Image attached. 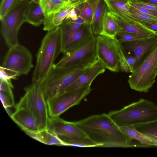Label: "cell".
<instances>
[{
    "instance_id": "1",
    "label": "cell",
    "mask_w": 157,
    "mask_h": 157,
    "mask_svg": "<svg viewBox=\"0 0 157 157\" xmlns=\"http://www.w3.org/2000/svg\"><path fill=\"white\" fill-rule=\"evenodd\" d=\"M75 123L87 137L99 147H136L132 140L121 131L108 114L93 115Z\"/></svg>"
},
{
    "instance_id": "2",
    "label": "cell",
    "mask_w": 157,
    "mask_h": 157,
    "mask_svg": "<svg viewBox=\"0 0 157 157\" xmlns=\"http://www.w3.org/2000/svg\"><path fill=\"white\" fill-rule=\"evenodd\" d=\"M61 52L59 26L47 32L43 38L36 55L32 82L40 83L56 64Z\"/></svg>"
},
{
    "instance_id": "3",
    "label": "cell",
    "mask_w": 157,
    "mask_h": 157,
    "mask_svg": "<svg viewBox=\"0 0 157 157\" xmlns=\"http://www.w3.org/2000/svg\"><path fill=\"white\" fill-rule=\"evenodd\" d=\"M108 115L118 126H131L157 120V106L152 101L141 98Z\"/></svg>"
},
{
    "instance_id": "4",
    "label": "cell",
    "mask_w": 157,
    "mask_h": 157,
    "mask_svg": "<svg viewBox=\"0 0 157 157\" xmlns=\"http://www.w3.org/2000/svg\"><path fill=\"white\" fill-rule=\"evenodd\" d=\"M25 94L15 107H25L33 114L40 130L47 129L49 118L46 100L40 83H33L24 88Z\"/></svg>"
},
{
    "instance_id": "5",
    "label": "cell",
    "mask_w": 157,
    "mask_h": 157,
    "mask_svg": "<svg viewBox=\"0 0 157 157\" xmlns=\"http://www.w3.org/2000/svg\"><path fill=\"white\" fill-rule=\"evenodd\" d=\"M157 67V44L129 76L130 88L136 91L147 93L155 81Z\"/></svg>"
},
{
    "instance_id": "6",
    "label": "cell",
    "mask_w": 157,
    "mask_h": 157,
    "mask_svg": "<svg viewBox=\"0 0 157 157\" xmlns=\"http://www.w3.org/2000/svg\"><path fill=\"white\" fill-rule=\"evenodd\" d=\"M91 66L71 71L54 66L40 82L46 101L59 94Z\"/></svg>"
},
{
    "instance_id": "7",
    "label": "cell",
    "mask_w": 157,
    "mask_h": 157,
    "mask_svg": "<svg viewBox=\"0 0 157 157\" xmlns=\"http://www.w3.org/2000/svg\"><path fill=\"white\" fill-rule=\"evenodd\" d=\"M98 60L96 36L80 47L63 55L54 65L73 71L90 66Z\"/></svg>"
},
{
    "instance_id": "8",
    "label": "cell",
    "mask_w": 157,
    "mask_h": 157,
    "mask_svg": "<svg viewBox=\"0 0 157 157\" xmlns=\"http://www.w3.org/2000/svg\"><path fill=\"white\" fill-rule=\"evenodd\" d=\"M96 52L98 60L106 69L113 72L120 71V60L124 53L119 42L99 35L96 36Z\"/></svg>"
},
{
    "instance_id": "9",
    "label": "cell",
    "mask_w": 157,
    "mask_h": 157,
    "mask_svg": "<svg viewBox=\"0 0 157 157\" xmlns=\"http://www.w3.org/2000/svg\"><path fill=\"white\" fill-rule=\"evenodd\" d=\"M29 1L23 0L1 20V33L9 48L19 44L18 33L25 22V13Z\"/></svg>"
},
{
    "instance_id": "10",
    "label": "cell",
    "mask_w": 157,
    "mask_h": 157,
    "mask_svg": "<svg viewBox=\"0 0 157 157\" xmlns=\"http://www.w3.org/2000/svg\"><path fill=\"white\" fill-rule=\"evenodd\" d=\"M1 66L18 76L27 75L33 67L32 54L28 49L18 44L9 48Z\"/></svg>"
},
{
    "instance_id": "11",
    "label": "cell",
    "mask_w": 157,
    "mask_h": 157,
    "mask_svg": "<svg viewBox=\"0 0 157 157\" xmlns=\"http://www.w3.org/2000/svg\"><path fill=\"white\" fill-rule=\"evenodd\" d=\"M59 27L61 52L63 55L80 47L95 37L90 25L85 24L76 29L65 22Z\"/></svg>"
},
{
    "instance_id": "12",
    "label": "cell",
    "mask_w": 157,
    "mask_h": 157,
    "mask_svg": "<svg viewBox=\"0 0 157 157\" xmlns=\"http://www.w3.org/2000/svg\"><path fill=\"white\" fill-rule=\"evenodd\" d=\"M90 86L60 94L47 100L49 117L59 116L71 107L78 105L91 91Z\"/></svg>"
},
{
    "instance_id": "13",
    "label": "cell",
    "mask_w": 157,
    "mask_h": 157,
    "mask_svg": "<svg viewBox=\"0 0 157 157\" xmlns=\"http://www.w3.org/2000/svg\"><path fill=\"white\" fill-rule=\"evenodd\" d=\"M120 43L125 54L133 55L136 58V68L157 45V35H153L146 39Z\"/></svg>"
},
{
    "instance_id": "14",
    "label": "cell",
    "mask_w": 157,
    "mask_h": 157,
    "mask_svg": "<svg viewBox=\"0 0 157 157\" xmlns=\"http://www.w3.org/2000/svg\"><path fill=\"white\" fill-rule=\"evenodd\" d=\"M15 110L10 116L14 122L27 134L40 131L36 119L32 112L25 107H15Z\"/></svg>"
},
{
    "instance_id": "15",
    "label": "cell",
    "mask_w": 157,
    "mask_h": 157,
    "mask_svg": "<svg viewBox=\"0 0 157 157\" xmlns=\"http://www.w3.org/2000/svg\"><path fill=\"white\" fill-rule=\"evenodd\" d=\"M105 69L103 65L98 60L59 94L85 86H90L94 79L98 75L104 73Z\"/></svg>"
},
{
    "instance_id": "16",
    "label": "cell",
    "mask_w": 157,
    "mask_h": 157,
    "mask_svg": "<svg viewBox=\"0 0 157 157\" xmlns=\"http://www.w3.org/2000/svg\"><path fill=\"white\" fill-rule=\"evenodd\" d=\"M47 129L58 136L75 135L87 137L75 122L67 121L59 117H49Z\"/></svg>"
},
{
    "instance_id": "17",
    "label": "cell",
    "mask_w": 157,
    "mask_h": 157,
    "mask_svg": "<svg viewBox=\"0 0 157 157\" xmlns=\"http://www.w3.org/2000/svg\"><path fill=\"white\" fill-rule=\"evenodd\" d=\"M108 13L112 16L122 28L121 32L138 34L150 36L157 34L154 31L147 28L140 21L132 17L122 19L117 15L108 10Z\"/></svg>"
},
{
    "instance_id": "18",
    "label": "cell",
    "mask_w": 157,
    "mask_h": 157,
    "mask_svg": "<svg viewBox=\"0 0 157 157\" xmlns=\"http://www.w3.org/2000/svg\"><path fill=\"white\" fill-rule=\"evenodd\" d=\"M87 0H77L72 2L59 12L53 13L46 19L44 22L43 29L47 32L59 26L70 12L78 6L84 3Z\"/></svg>"
},
{
    "instance_id": "19",
    "label": "cell",
    "mask_w": 157,
    "mask_h": 157,
    "mask_svg": "<svg viewBox=\"0 0 157 157\" xmlns=\"http://www.w3.org/2000/svg\"><path fill=\"white\" fill-rule=\"evenodd\" d=\"M46 18L39 1H30L25 13V22L37 27L43 24Z\"/></svg>"
},
{
    "instance_id": "20",
    "label": "cell",
    "mask_w": 157,
    "mask_h": 157,
    "mask_svg": "<svg viewBox=\"0 0 157 157\" xmlns=\"http://www.w3.org/2000/svg\"><path fill=\"white\" fill-rule=\"evenodd\" d=\"M108 8L104 0H99L94 14L90 26L95 36L100 35Z\"/></svg>"
},
{
    "instance_id": "21",
    "label": "cell",
    "mask_w": 157,
    "mask_h": 157,
    "mask_svg": "<svg viewBox=\"0 0 157 157\" xmlns=\"http://www.w3.org/2000/svg\"><path fill=\"white\" fill-rule=\"evenodd\" d=\"M108 10L122 18L132 17L129 7L131 0H104Z\"/></svg>"
},
{
    "instance_id": "22",
    "label": "cell",
    "mask_w": 157,
    "mask_h": 157,
    "mask_svg": "<svg viewBox=\"0 0 157 157\" xmlns=\"http://www.w3.org/2000/svg\"><path fill=\"white\" fill-rule=\"evenodd\" d=\"M121 131L132 140L139 141L144 146H157V140L147 136L137 130L134 126H118Z\"/></svg>"
},
{
    "instance_id": "23",
    "label": "cell",
    "mask_w": 157,
    "mask_h": 157,
    "mask_svg": "<svg viewBox=\"0 0 157 157\" xmlns=\"http://www.w3.org/2000/svg\"><path fill=\"white\" fill-rule=\"evenodd\" d=\"M122 28L117 21L106 12L103 21L102 29L100 35L112 39H115V36L122 30Z\"/></svg>"
},
{
    "instance_id": "24",
    "label": "cell",
    "mask_w": 157,
    "mask_h": 157,
    "mask_svg": "<svg viewBox=\"0 0 157 157\" xmlns=\"http://www.w3.org/2000/svg\"><path fill=\"white\" fill-rule=\"evenodd\" d=\"M58 137L62 142L63 145L82 147H99L87 137L75 135Z\"/></svg>"
},
{
    "instance_id": "25",
    "label": "cell",
    "mask_w": 157,
    "mask_h": 157,
    "mask_svg": "<svg viewBox=\"0 0 157 157\" xmlns=\"http://www.w3.org/2000/svg\"><path fill=\"white\" fill-rule=\"evenodd\" d=\"M28 135L34 139L46 144L63 145L62 142L59 137L48 129Z\"/></svg>"
},
{
    "instance_id": "26",
    "label": "cell",
    "mask_w": 157,
    "mask_h": 157,
    "mask_svg": "<svg viewBox=\"0 0 157 157\" xmlns=\"http://www.w3.org/2000/svg\"><path fill=\"white\" fill-rule=\"evenodd\" d=\"M39 2L47 18L51 15L56 13L71 2L62 0H40Z\"/></svg>"
},
{
    "instance_id": "27",
    "label": "cell",
    "mask_w": 157,
    "mask_h": 157,
    "mask_svg": "<svg viewBox=\"0 0 157 157\" xmlns=\"http://www.w3.org/2000/svg\"><path fill=\"white\" fill-rule=\"evenodd\" d=\"M13 88L5 82H0V99L4 108L7 111L8 108L15 106L12 90Z\"/></svg>"
},
{
    "instance_id": "28",
    "label": "cell",
    "mask_w": 157,
    "mask_h": 157,
    "mask_svg": "<svg viewBox=\"0 0 157 157\" xmlns=\"http://www.w3.org/2000/svg\"><path fill=\"white\" fill-rule=\"evenodd\" d=\"M99 1L87 0L83 4L78 17L83 19L86 24L90 25Z\"/></svg>"
},
{
    "instance_id": "29",
    "label": "cell",
    "mask_w": 157,
    "mask_h": 157,
    "mask_svg": "<svg viewBox=\"0 0 157 157\" xmlns=\"http://www.w3.org/2000/svg\"><path fill=\"white\" fill-rule=\"evenodd\" d=\"M134 126L140 132L157 140V120Z\"/></svg>"
},
{
    "instance_id": "30",
    "label": "cell",
    "mask_w": 157,
    "mask_h": 157,
    "mask_svg": "<svg viewBox=\"0 0 157 157\" xmlns=\"http://www.w3.org/2000/svg\"><path fill=\"white\" fill-rule=\"evenodd\" d=\"M136 59L134 56L124 53L120 62V71L126 73H133L136 69Z\"/></svg>"
},
{
    "instance_id": "31",
    "label": "cell",
    "mask_w": 157,
    "mask_h": 157,
    "mask_svg": "<svg viewBox=\"0 0 157 157\" xmlns=\"http://www.w3.org/2000/svg\"><path fill=\"white\" fill-rule=\"evenodd\" d=\"M151 36H148L138 34L120 32L116 35L115 39L118 42L122 43L146 39Z\"/></svg>"
},
{
    "instance_id": "32",
    "label": "cell",
    "mask_w": 157,
    "mask_h": 157,
    "mask_svg": "<svg viewBox=\"0 0 157 157\" xmlns=\"http://www.w3.org/2000/svg\"><path fill=\"white\" fill-rule=\"evenodd\" d=\"M129 10L132 16L140 21L150 23L157 22V17L143 13L136 9L130 4Z\"/></svg>"
},
{
    "instance_id": "33",
    "label": "cell",
    "mask_w": 157,
    "mask_h": 157,
    "mask_svg": "<svg viewBox=\"0 0 157 157\" xmlns=\"http://www.w3.org/2000/svg\"><path fill=\"white\" fill-rule=\"evenodd\" d=\"M22 1L23 0H2L0 4V20Z\"/></svg>"
},
{
    "instance_id": "34",
    "label": "cell",
    "mask_w": 157,
    "mask_h": 157,
    "mask_svg": "<svg viewBox=\"0 0 157 157\" xmlns=\"http://www.w3.org/2000/svg\"><path fill=\"white\" fill-rule=\"evenodd\" d=\"M18 76L16 74L11 72H8L5 70L1 66L0 67V80L2 81L13 88L11 82L12 79L16 80Z\"/></svg>"
},
{
    "instance_id": "35",
    "label": "cell",
    "mask_w": 157,
    "mask_h": 157,
    "mask_svg": "<svg viewBox=\"0 0 157 157\" xmlns=\"http://www.w3.org/2000/svg\"><path fill=\"white\" fill-rule=\"evenodd\" d=\"M130 3L132 5L140 6L150 10L157 11V4L133 0H131Z\"/></svg>"
},
{
    "instance_id": "36",
    "label": "cell",
    "mask_w": 157,
    "mask_h": 157,
    "mask_svg": "<svg viewBox=\"0 0 157 157\" xmlns=\"http://www.w3.org/2000/svg\"><path fill=\"white\" fill-rule=\"evenodd\" d=\"M130 4L136 9L143 13L157 17V11L150 10L140 6L132 5L130 3Z\"/></svg>"
},
{
    "instance_id": "37",
    "label": "cell",
    "mask_w": 157,
    "mask_h": 157,
    "mask_svg": "<svg viewBox=\"0 0 157 157\" xmlns=\"http://www.w3.org/2000/svg\"><path fill=\"white\" fill-rule=\"evenodd\" d=\"M75 8L73 9L68 14L65 19L63 23L69 20L75 21L78 19V15Z\"/></svg>"
},
{
    "instance_id": "38",
    "label": "cell",
    "mask_w": 157,
    "mask_h": 157,
    "mask_svg": "<svg viewBox=\"0 0 157 157\" xmlns=\"http://www.w3.org/2000/svg\"><path fill=\"white\" fill-rule=\"evenodd\" d=\"M140 21L147 28L154 31L157 34V22L150 23Z\"/></svg>"
},
{
    "instance_id": "39",
    "label": "cell",
    "mask_w": 157,
    "mask_h": 157,
    "mask_svg": "<svg viewBox=\"0 0 157 157\" xmlns=\"http://www.w3.org/2000/svg\"><path fill=\"white\" fill-rule=\"evenodd\" d=\"M66 22L68 23L73 29H80L85 25L75 22L71 20H69Z\"/></svg>"
},
{
    "instance_id": "40",
    "label": "cell",
    "mask_w": 157,
    "mask_h": 157,
    "mask_svg": "<svg viewBox=\"0 0 157 157\" xmlns=\"http://www.w3.org/2000/svg\"><path fill=\"white\" fill-rule=\"evenodd\" d=\"M133 0L157 4V0Z\"/></svg>"
},
{
    "instance_id": "41",
    "label": "cell",
    "mask_w": 157,
    "mask_h": 157,
    "mask_svg": "<svg viewBox=\"0 0 157 157\" xmlns=\"http://www.w3.org/2000/svg\"><path fill=\"white\" fill-rule=\"evenodd\" d=\"M74 21L75 22L78 23L86 24L85 20L82 18L79 17H78V19Z\"/></svg>"
},
{
    "instance_id": "42",
    "label": "cell",
    "mask_w": 157,
    "mask_h": 157,
    "mask_svg": "<svg viewBox=\"0 0 157 157\" xmlns=\"http://www.w3.org/2000/svg\"><path fill=\"white\" fill-rule=\"evenodd\" d=\"M63 1L68 2H71L75 1H76L77 0H62Z\"/></svg>"
},
{
    "instance_id": "43",
    "label": "cell",
    "mask_w": 157,
    "mask_h": 157,
    "mask_svg": "<svg viewBox=\"0 0 157 157\" xmlns=\"http://www.w3.org/2000/svg\"><path fill=\"white\" fill-rule=\"evenodd\" d=\"M155 73V74H156V75L157 76V67Z\"/></svg>"
},
{
    "instance_id": "44",
    "label": "cell",
    "mask_w": 157,
    "mask_h": 157,
    "mask_svg": "<svg viewBox=\"0 0 157 157\" xmlns=\"http://www.w3.org/2000/svg\"><path fill=\"white\" fill-rule=\"evenodd\" d=\"M34 0V1H39L40 0Z\"/></svg>"
}]
</instances>
